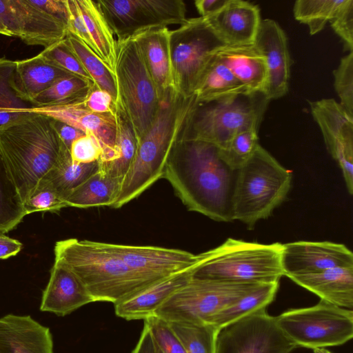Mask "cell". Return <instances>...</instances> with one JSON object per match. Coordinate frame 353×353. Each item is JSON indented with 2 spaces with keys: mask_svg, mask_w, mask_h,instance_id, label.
I'll use <instances>...</instances> for the list:
<instances>
[{
  "mask_svg": "<svg viewBox=\"0 0 353 353\" xmlns=\"http://www.w3.org/2000/svg\"><path fill=\"white\" fill-rule=\"evenodd\" d=\"M166 322L187 353H216V336L220 329L214 325Z\"/></svg>",
  "mask_w": 353,
  "mask_h": 353,
  "instance_id": "8d00e7d4",
  "label": "cell"
},
{
  "mask_svg": "<svg viewBox=\"0 0 353 353\" xmlns=\"http://www.w3.org/2000/svg\"><path fill=\"white\" fill-rule=\"evenodd\" d=\"M65 145L55 121L26 112L0 125V155L24 203L57 165Z\"/></svg>",
  "mask_w": 353,
  "mask_h": 353,
  "instance_id": "7a4b0ae2",
  "label": "cell"
},
{
  "mask_svg": "<svg viewBox=\"0 0 353 353\" xmlns=\"http://www.w3.org/2000/svg\"><path fill=\"white\" fill-rule=\"evenodd\" d=\"M283 276L312 274L339 267H353V254L341 243L299 241L282 244Z\"/></svg>",
  "mask_w": 353,
  "mask_h": 353,
  "instance_id": "e0dca14e",
  "label": "cell"
},
{
  "mask_svg": "<svg viewBox=\"0 0 353 353\" xmlns=\"http://www.w3.org/2000/svg\"><path fill=\"white\" fill-rule=\"evenodd\" d=\"M94 86L93 82L78 76L65 77L41 93L32 107L63 105L82 101Z\"/></svg>",
  "mask_w": 353,
  "mask_h": 353,
  "instance_id": "836d02e7",
  "label": "cell"
},
{
  "mask_svg": "<svg viewBox=\"0 0 353 353\" xmlns=\"http://www.w3.org/2000/svg\"><path fill=\"white\" fill-rule=\"evenodd\" d=\"M227 1L228 0H196L194 5L200 17H208L221 9Z\"/></svg>",
  "mask_w": 353,
  "mask_h": 353,
  "instance_id": "db71d44e",
  "label": "cell"
},
{
  "mask_svg": "<svg viewBox=\"0 0 353 353\" xmlns=\"http://www.w3.org/2000/svg\"><path fill=\"white\" fill-rule=\"evenodd\" d=\"M270 101L263 92L233 95L209 102L196 100L179 138L206 141L221 149L236 134L259 129Z\"/></svg>",
  "mask_w": 353,
  "mask_h": 353,
  "instance_id": "52a82bcc",
  "label": "cell"
},
{
  "mask_svg": "<svg viewBox=\"0 0 353 353\" xmlns=\"http://www.w3.org/2000/svg\"><path fill=\"white\" fill-rule=\"evenodd\" d=\"M226 46H245L254 43L261 23L256 5L241 0H228L214 14L205 17Z\"/></svg>",
  "mask_w": 353,
  "mask_h": 353,
  "instance_id": "ffe728a7",
  "label": "cell"
},
{
  "mask_svg": "<svg viewBox=\"0 0 353 353\" xmlns=\"http://www.w3.org/2000/svg\"><path fill=\"white\" fill-rule=\"evenodd\" d=\"M195 101L194 94L185 97L173 87L165 92L151 126L138 142L133 162L111 208H121L162 178L171 150Z\"/></svg>",
  "mask_w": 353,
  "mask_h": 353,
  "instance_id": "3957f363",
  "label": "cell"
},
{
  "mask_svg": "<svg viewBox=\"0 0 353 353\" xmlns=\"http://www.w3.org/2000/svg\"><path fill=\"white\" fill-rule=\"evenodd\" d=\"M236 171L221 159L219 148L200 140L179 138L162 178L188 210L219 222H230Z\"/></svg>",
  "mask_w": 353,
  "mask_h": 353,
  "instance_id": "6da1fadb",
  "label": "cell"
},
{
  "mask_svg": "<svg viewBox=\"0 0 353 353\" xmlns=\"http://www.w3.org/2000/svg\"><path fill=\"white\" fill-rule=\"evenodd\" d=\"M66 207L65 201L48 183L40 184L23 203L26 215L38 212H56Z\"/></svg>",
  "mask_w": 353,
  "mask_h": 353,
  "instance_id": "7bdbcfd3",
  "label": "cell"
},
{
  "mask_svg": "<svg viewBox=\"0 0 353 353\" xmlns=\"http://www.w3.org/2000/svg\"><path fill=\"white\" fill-rule=\"evenodd\" d=\"M0 353H54L52 336L29 315L0 318Z\"/></svg>",
  "mask_w": 353,
  "mask_h": 353,
  "instance_id": "7402d4cb",
  "label": "cell"
},
{
  "mask_svg": "<svg viewBox=\"0 0 353 353\" xmlns=\"http://www.w3.org/2000/svg\"><path fill=\"white\" fill-rule=\"evenodd\" d=\"M65 38L70 48L92 78L94 86L110 94L117 103L118 91L114 72L77 37L68 32Z\"/></svg>",
  "mask_w": 353,
  "mask_h": 353,
  "instance_id": "e575fe53",
  "label": "cell"
},
{
  "mask_svg": "<svg viewBox=\"0 0 353 353\" xmlns=\"http://www.w3.org/2000/svg\"><path fill=\"white\" fill-rule=\"evenodd\" d=\"M215 56L244 85L248 93L263 92L267 70L262 54L254 43L245 46H225Z\"/></svg>",
  "mask_w": 353,
  "mask_h": 353,
  "instance_id": "4316f807",
  "label": "cell"
},
{
  "mask_svg": "<svg viewBox=\"0 0 353 353\" xmlns=\"http://www.w3.org/2000/svg\"><path fill=\"white\" fill-rule=\"evenodd\" d=\"M327 151L339 163L347 192L353 194V115L334 99L309 101Z\"/></svg>",
  "mask_w": 353,
  "mask_h": 353,
  "instance_id": "5bb4252c",
  "label": "cell"
},
{
  "mask_svg": "<svg viewBox=\"0 0 353 353\" xmlns=\"http://www.w3.org/2000/svg\"><path fill=\"white\" fill-rule=\"evenodd\" d=\"M0 34L7 36V37H12L11 32L6 28V27L3 24V23L0 21Z\"/></svg>",
  "mask_w": 353,
  "mask_h": 353,
  "instance_id": "11a10c76",
  "label": "cell"
},
{
  "mask_svg": "<svg viewBox=\"0 0 353 353\" xmlns=\"http://www.w3.org/2000/svg\"><path fill=\"white\" fill-rule=\"evenodd\" d=\"M105 243L130 269L151 283L191 268L199 262V254L179 249Z\"/></svg>",
  "mask_w": 353,
  "mask_h": 353,
  "instance_id": "2e32d148",
  "label": "cell"
},
{
  "mask_svg": "<svg viewBox=\"0 0 353 353\" xmlns=\"http://www.w3.org/2000/svg\"><path fill=\"white\" fill-rule=\"evenodd\" d=\"M116 116L117 133L114 155L108 161L98 163L99 170L122 183L134 159L138 141L126 112L118 103Z\"/></svg>",
  "mask_w": 353,
  "mask_h": 353,
  "instance_id": "83f0119b",
  "label": "cell"
},
{
  "mask_svg": "<svg viewBox=\"0 0 353 353\" xmlns=\"http://www.w3.org/2000/svg\"><path fill=\"white\" fill-rule=\"evenodd\" d=\"M54 251V259L79 278L94 302L115 304L154 283L130 269L105 243L71 238L57 241Z\"/></svg>",
  "mask_w": 353,
  "mask_h": 353,
  "instance_id": "277c9868",
  "label": "cell"
},
{
  "mask_svg": "<svg viewBox=\"0 0 353 353\" xmlns=\"http://www.w3.org/2000/svg\"><path fill=\"white\" fill-rule=\"evenodd\" d=\"M22 248L18 240L0 233V259H6L17 255Z\"/></svg>",
  "mask_w": 353,
  "mask_h": 353,
  "instance_id": "f5cc1de1",
  "label": "cell"
},
{
  "mask_svg": "<svg viewBox=\"0 0 353 353\" xmlns=\"http://www.w3.org/2000/svg\"><path fill=\"white\" fill-rule=\"evenodd\" d=\"M292 172L260 144L252 157L238 170L232 196V221L253 228L268 218L287 197Z\"/></svg>",
  "mask_w": 353,
  "mask_h": 353,
  "instance_id": "5b68a950",
  "label": "cell"
},
{
  "mask_svg": "<svg viewBox=\"0 0 353 353\" xmlns=\"http://www.w3.org/2000/svg\"><path fill=\"white\" fill-rule=\"evenodd\" d=\"M75 1L94 43L97 55L114 72L117 60V39L95 1L75 0Z\"/></svg>",
  "mask_w": 353,
  "mask_h": 353,
  "instance_id": "f1b7e54d",
  "label": "cell"
},
{
  "mask_svg": "<svg viewBox=\"0 0 353 353\" xmlns=\"http://www.w3.org/2000/svg\"><path fill=\"white\" fill-rule=\"evenodd\" d=\"M226 46L205 17L188 18L170 30L169 46L174 89L189 97L216 52Z\"/></svg>",
  "mask_w": 353,
  "mask_h": 353,
  "instance_id": "9c48e42d",
  "label": "cell"
},
{
  "mask_svg": "<svg viewBox=\"0 0 353 353\" xmlns=\"http://www.w3.org/2000/svg\"><path fill=\"white\" fill-rule=\"evenodd\" d=\"M257 284L236 283L192 278L153 313L165 321L211 324L222 310Z\"/></svg>",
  "mask_w": 353,
  "mask_h": 353,
  "instance_id": "30bf717a",
  "label": "cell"
},
{
  "mask_svg": "<svg viewBox=\"0 0 353 353\" xmlns=\"http://www.w3.org/2000/svg\"><path fill=\"white\" fill-rule=\"evenodd\" d=\"M55 128L61 141L69 150L76 139L85 134L82 130L58 121H55Z\"/></svg>",
  "mask_w": 353,
  "mask_h": 353,
  "instance_id": "f907efd6",
  "label": "cell"
},
{
  "mask_svg": "<svg viewBox=\"0 0 353 353\" xmlns=\"http://www.w3.org/2000/svg\"><path fill=\"white\" fill-rule=\"evenodd\" d=\"M157 345L162 353H187L181 342L162 319L151 316L144 319Z\"/></svg>",
  "mask_w": 353,
  "mask_h": 353,
  "instance_id": "ee69618b",
  "label": "cell"
},
{
  "mask_svg": "<svg viewBox=\"0 0 353 353\" xmlns=\"http://www.w3.org/2000/svg\"><path fill=\"white\" fill-rule=\"evenodd\" d=\"M282 244H263L228 238L199 254L192 276L236 283L278 282L283 276Z\"/></svg>",
  "mask_w": 353,
  "mask_h": 353,
  "instance_id": "8992f818",
  "label": "cell"
},
{
  "mask_svg": "<svg viewBox=\"0 0 353 353\" xmlns=\"http://www.w3.org/2000/svg\"><path fill=\"white\" fill-rule=\"evenodd\" d=\"M241 94L250 93L215 55L194 92L197 102H209Z\"/></svg>",
  "mask_w": 353,
  "mask_h": 353,
  "instance_id": "4dcf8cb0",
  "label": "cell"
},
{
  "mask_svg": "<svg viewBox=\"0 0 353 353\" xmlns=\"http://www.w3.org/2000/svg\"><path fill=\"white\" fill-rule=\"evenodd\" d=\"M330 23L343 41L345 49L353 51V1L344 0Z\"/></svg>",
  "mask_w": 353,
  "mask_h": 353,
  "instance_id": "f6af8a7d",
  "label": "cell"
},
{
  "mask_svg": "<svg viewBox=\"0 0 353 353\" xmlns=\"http://www.w3.org/2000/svg\"><path fill=\"white\" fill-rule=\"evenodd\" d=\"M288 278L322 300L346 309L353 307V267L335 268Z\"/></svg>",
  "mask_w": 353,
  "mask_h": 353,
  "instance_id": "d4e9b609",
  "label": "cell"
},
{
  "mask_svg": "<svg viewBox=\"0 0 353 353\" xmlns=\"http://www.w3.org/2000/svg\"><path fill=\"white\" fill-rule=\"evenodd\" d=\"M117 41L145 31L182 25L186 17L183 0L95 1Z\"/></svg>",
  "mask_w": 353,
  "mask_h": 353,
  "instance_id": "7c38bea8",
  "label": "cell"
},
{
  "mask_svg": "<svg viewBox=\"0 0 353 353\" xmlns=\"http://www.w3.org/2000/svg\"><path fill=\"white\" fill-rule=\"evenodd\" d=\"M296 347L266 308L223 326L216 341V353H290Z\"/></svg>",
  "mask_w": 353,
  "mask_h": 353,
  "instance_id": "4fadbf2b",
  "label": "cell"
},
{
  "mask_svg": "<svg viewBox=\"0 0 353 353\" xmlns=\"http://www.w3.org/2000/svg\"><path fill=\"white\" fill-rule=\"evenodd\" d=\"M26 215L23 201L0 155V233L13 230Z\"/></svg>",
  "mask_w": 353,
  "mask_h": 353,
  "instance_id": "d590c367",
  "label": "cell"
},
{
  "mask_svg": "<svg viewBox=\"0 0 353 353\" xmlns=\"http://www.w3.org/2000/svg\"><path fill=\"white\" fill-rule=\"evenodd\" d=\"M15 61L0 57V125L13 121L32 105L17 97L12 87Z\"/></svg>",
  "mask_w": 353,
  "mask_h": 353,
  "instance_id": "74e56055",
  "label": "cell"
},
{
  "mask_svg": "<svg viewBox=\"0 0 353 353\" xmlns=\"http://www.w3.org/2000/svg\"><path fill=\"white\" fill-rule=\"evenodd\" d=\"M254 45L266 65L267 80L263 93L270 101L283 97L288 90L291 66L284 31L274 20H261Z\"/></svg>",
  "mask_w": 353,
  "mask_h": 353,
  "instance_id": "ac0fdd59",
  "label": "cell"
},
{
  "mask_svg": "<svg viewBox=\"0 0 353 353\" xmlns=\"http://www.w3.org/2000/svg\"><path fill=\"white\" fill-rule=\"evenodd\" d=\"M72 74L57 66L41 52L15 61L12 87L18 98L30 103L54 82Z\"/></svg>",
  "mask_w": 353,
  "mask_h": 353,
  "instance_id": "cb8c5ba5",
  "label": "cell"
},
{
  "mask_svg": "<svg viewBox=\"0 0 353 353\" xmlns=\"http://www.w3.org/2000/svg\"><path fill=\"white\" fill-rule=\"evenodd\" d=\"M84 103L92 112L116 114L117 103L112 95L95 86L92 88Z\"/></svg>",
  "mask_w": 353,
  "mask_h": 353,
  "instance_id": "c3c4849f",
  "label": "cell"
},
{
  "mask_svg": "<svg viewBox=\"0 0 353 353\" xmlns=\"http://www.w3.org/2000/svg\"><path fill=\"white\" fill-rule=\"evenodd\" d=\"M121 182L98 170L76 188L66 198L68 207H111L117 198Z\"/></svg>",
  "mask_w": 353,
  "mask_h": 353,
  "instance_id": "f546056e",
  "label": "cell"
},
{
  "mask_svg": "<svg viewBox=\"0 0 353 353\" xmlns=\"http://www.w3.org/2000/svg\"><path fill=\"white\" fill-rule=\"evenodd\" d=\"M276 321L296 346L318 349L341 345L353 336V312L321 299L315 305L288 310Z\"/></svg>",
  "mask_w": 353,
  "mask_h": 353,
  "instance_id": "8fae6325",
  "label": "cell"
},
{
  "mask_svg": "<svg viewBox=\"0 0 353 353\" xmlns=\"http://www.w3.org/2000/svg\"><path fill=\"white\" fill-rule=\"evenodd\" d=\"M197 265L162 279L114 304L116 315L126 320H144L152 316L168 298L192 278Z\"/></svg>",
  "mask_w": 353,
  "mask_h": 353,
  "instance_id": "603a6c76",
  "label": "cell"
},
{
  "mask_svg": "<svg viewBox=\"0 0 353 353\" xmlns=\"http://www.w3.org/2000/svg\"><path fill=\"white\" fill-rule=\"evenodd\" d=\"M72 161L81 163H90L98 161L103 150L99 140L91 134L76 139L70 149Z\"/></svg>",
  "mask_w": 353,
  "mask_h": 353,
  "instance_id": "bcb514c9",
  "label": "cell"
},
{
  "mask_svg": "<svg viewBox=\"0 0 353 353\" xmlns=\"http://www.w3.org/2000/svg\"><path fill=\"white\" fill-rule=\"evenodd\" d=\"M114 72L117 103L126 112L139 142L151 126L160 99L134 37L117 41Z\"/></svg>",
  "mask_w": 353,
  "mask_h": 353,
  "instance_id": "ba28073f",
  "label": "cell"
},
{
  "mask_svg": "<svg viewBox=\"0 0 353 353\" xmlns=\"http://www.w3.org/2000/svg\"><path fill=\"white\" fill-rule=\"evenodd\" d=\"M26 112L41 114L78 128L85 134H93L102 147L99 163L108 161L114 155L117 133L116 114L92 112L87 108L84 100L63 105L31 107Z\"/></svg>",
  "mask_w": 353,
  "mask_h": 353,
  "instance_id": "d6986e66",
  "label": "cell"
},
{
  "mask_svg": "<svg viewBox=\"0 0 353 353\" xmlns=\"http://www.w3.org/2000/svg\"><path fill=\"white\" fill-rule=\"evenodd\" d=\"M30 2L50 14L57 17L65 23L68 19V10L65 0H30Z\"/></svg>",
  "mask_w": 353,
  "mask_h": 353,
  "instance_id": "681fc988",
  "label": "cell"
},
{
  "mask_svg": "<svg viewBox=\"0 0 353 353\" xmlns=\"http://www.w3.org/2000/svg\"><path fill=\"white\" fill-rule=\"evenodd\" d=\"M168 28L154 29L133 37L156 86L159 99L173 87Z\"/></svg>",
  "mask_w": 353,
  "mask_h": 353,
  "instance_id": "484cf974",
  "label": "cell"
},
{
  "mask_svg": "<svg viewBox=\"0 0 353 353\" xmlns=\"http://www.w3.org/2000/svg\"><path fill=\"white\" fill-rule=\"evenodd\" d=\"M65 4L68 10L66 23L68 32L79 39L96 54L94 43L87 30L75 0H65Z\"/></svg>",
  "mask_w": 353,
  "mask_h": 353,
  "instance_id": "7dc6e473",
  "label": "cell"
},
{
  "mask_svg": "<svg viewBox=\"0 0 353 353\" xmlns=\"http://www.w3.org/2000/svg\"><path fill=\"white\" fill-rule=\"evenodd\" d=\"M159 352H160V353H162V352H161V351L160 350V349H159Z\"/></svg>",
  "mask_w": 353,
  "mask_h": 353,
  "instance_id": "9f6ffc18",
  "label": "cell"
},
{
  "mask_svg": "<svg viewBox=\"0 0 353 353\" xmlns=\"http://www.w3.org/2000/svg\"><path fill=\"white\" fill-rule=\"evenodd\" d=\"M41 54L67 72L93 82L79 59L70 48L66 38L44 48Z\"/></svg>",
  "mask_w": 353,
  "mask_h": 353,
  "instance_id": "b9f144b4",
  "label": "cell"
},
{
  "mask_svg": "<svg viewBox=\"0 0 353 353\" xmlns=\"http://www.w3.org/2000/svg\"><path fill=\"white\" fill-rule=\"evenodd\" d=\"M92 302L93 298L79 278L63 262L54 259L43 291L40 310L63 316Z\"/></svg>",
  "mask_w": 353,
  "mask_h": 353,
  "instance_id": "44dd1931",
  "label": "cell"
},
{
  "mask_svg": "<svg viewBox=\"0 0 353 353\" xmlns=\"http://www.w3.org/2000/svg\"><path fill=\"white\" fill-rule=\"evenodd\" d=\"M333 76L339 103L353 115V51L341 58Z\"/></svg>",
  "mask_w": 353,
  "mask_h": 353,
  "instance_id": "60d3db41",
  "label": "cell"
},
{
  "mask_svg": "<svg viewBox=\"0 0 353 353\" xmlns=\"http://www.w3.org/2000/svg\"><path fill=\"white\" fill-rule=\"evenodd\" d=\"M132 353H160L148 327L145 324L138 343Z\"/></svg>",
  "mask_w": 353,
  "mask_h": 353,
  "instance_id": "816d5d0a",
  "label": "cell"
},
{
  "mask_svg": "<svg viewBox=\"0 0 353 353\" xmlns=\"http://www.w3.org/2000/svg\"><path fill=\"white\" fill-rule=\"evenodd\" d=\"M98 169V161L81 163L72 161L70 150L64 147L57 165L41 183H49L65 201L76 188Z\"/></svg>",
  "mask_w": 353,
  "mask_h": 353,
  "instance_id": "d6a6232c",
  "label": "cell"
},
{
  "mask_svg": "<svg viewBox=\"0 0 353 353\" xmlns=\"http://www.w3.org/2000/svg\"><path fill=\"white\" fill-rule=\"evenodd\" d=\"M258 130H243L232 137L224 148H219L220 157L232 170H238L254 154L259 145Z\"/></svg>",
  "mask_w": 353,
  "mask_h": 353,
  "instance_id": "ab89813d",
  "label": "cell"
},
{
  "mask_svg": "<svg viewBox=\"0 0 353 353\" xmlns=\"http://www.w3.org/2000/svg\"><path fill=\"white\" fill-rule=\"evenodd\" d=\"M344 0H297L293 6L296 20L305 24L310 34L321 32L334 17Z\"/></svg>",
  "mask_w": 353,
  "mask_h": 353,
  "instance_id": "f35d334b",
  "label": "cell"
},
{
  "mask_svg": "<svg viewBox=\"0 0 353 353\" xmlns=\"http://www.w3.org/2000/svg\"><path fill=\"white\" fill-rule=\"evenodd\" d=\"M279 281L257 284L231 305L222 310L212 320L211 324L221 329L249 314L266 308L274 299Z\"/></svg>",
  "mask_w": 353,
  "mask_h": 353,
  "instance_id": "1f68e13d",
  "label": "cell"
},
{
  "mask_svg": "<svg viewBox=\"0 0 353 353\" xmlns=\"http://www.w3.org/2000/svg\"><path fill=\"white\" fill-rule=\"evenodd\" d=\"M0 21L28 46L45 48L64 39L66 23L32 4L30 0H0Z\"/></svg>",
  "mask_w": 353,
  "mask_h": 353,
  "instance_id": "9a60e30c",
  "label": "cell"
}]
</instances>
